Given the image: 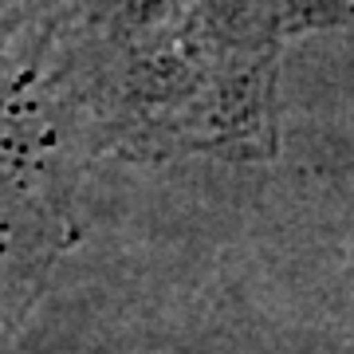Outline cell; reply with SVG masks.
<instances>
[{"label": "cell", "instance_id": "obj_2", "mask_svg": "<svg viewBox=\"0 0 354 354\" xmlns=\"http://www.w3.org/2000/svg\"><path fill=\"white\" fill-rule=\"evenodd\" d=\"M64 111L51 95L0 87V342L36 304L71 241V165Z\"/></svg>", "mask_w": 354, "mask_h": 354}, {"label": "cell", "instance_id": "obj_3", "mask_svg": "<svg viewBox=\"0 0 354 354\" xmlns=\"http://www.w3.org/2000/svg\"><path fill=\"white\" fill-rule=\"evenodd\" d=\"M283 32H354V0H276Z\"/></svg>", "mask_w": 354, "mask_h": 354}, {"label": "cell", "instance_id": "obj_4", "mask_svg": "<svg viewBox=\"0 0 354 354\" xmlns=\"http://www.w3.org/2000/svg\"><path fill=\"white\" fill-rule=\"evenodd\" d=\"M71 4L75 0H0V39H20L32 32L51 36Z\"/></svg>", "mask_w": 354, "mask_h": 354}, {"label": "cell", "instance_id": "obj_1", "mask_svg": "<svg viewBox=\"0 0 354 354\" xmlns=\"http://www.w3.org/2000/svg\"><path fill=\"white\" fill-rule=\"evenodd\" d=\"M283 36L276 0H75L48 36V95L127 158H264Z\"/></svg>", "mask_w": 354, "mask_h": 354}]
</instances>
